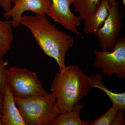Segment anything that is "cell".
Segmentation results:
<instances>
[{
  "mask_svg": "<svg viewBox=\"0 0 125 125\" xmlns=\"http://www.w3.org/2000/svg\"><path fill=\"white\" fill-rule=\"evenodd\" d=\"M46 15L36 14L23 16L20 24L29 30L45 55L54 59L62 71L66 66V55L73 46L74 40L69 34L50 22Z\"/></svg>",
  "mask_w": 125,
  "mask_h": 125,
  "instance_id": "obj_1",
  "label": "cell"
},
{
  "mask_svg": "<svg viewBox=\"0 0 125 125\" xmlns=\"http://www.w3.org/2000/svg\"><path fill=\"white\" fill-rule=\"evenodd\" d=\"M93 83L76 65H70L55 75L50 91L57 100L61 113L71 111L75 105L87 96Z\"/></svg>",
  "mask_w": 125,
  "mask_h": 125,
  "instance_id": "obj_2",
  "label": "cell"
},
{
  "mask_svg": "<svg viewBox=\"0 0 125 125\" xmlns=\"http://www.w3.org/2000/svg\"><path fill=\"white\" fill-rule=\"evenodd\" d=\"M14 98L26 125H52L61 113L52 93L44 96Z\"/></svg>",
  "mask_w": 125,
  "mask_h": 125,
  "instance_id": "obj_3",
  "label": "cell"
},
{
  "mask_svg": "<svg viewBox=\"0 0 125 125\" xmlns=\"http://www.w3.org/2000/svg\"><path fill=\"white\" fill-rule=\"evenodd\" d=\"M8 84L14 97L25 98L48 94L35 72L14 66L7 70Z\"/></svg>",
  "mask_w": 125,
  "mask_h": 125,
  "instance_id": "obj_4",
  "label": "cell"
},
{
  "mask_svg": "<svg viewBox=\"0 0 125 125\" xmlns=\"http://www.w3.org/2000/svg\"><path fill=\"white\" fill-rule=\"evenodd\" d=\"M94 66L108 77L115 74L119 80L125 77V37H118L111 52L96 51Z\"/></svg>",
  "mask_w": 125,
  "mask_h": 125,
  "instance_id": "obj_5",
  "label": "cell"
},
{
  "mask_svg": "<svg viewBox=\"0 0 125 125\" xmlns=\"http://www.w3.org/2000/svg\"><path fill=\"white\" fill-rule=\"evenodd\" d=\"M112 0V5L109 15L94 34L98 38L99 45L103 51L112 50L123 27V14L119 10V2L117 0Z\"/></svg>",
  "mask_w": 125,
  "mask_h": 125,
  "instance_id": "obj_6",
  "label": "cell"
},
{
  "mask_svg": "<svg viewBox=\"0 0 125 125\" xmlns=\"http://www.w3.org/2000/svg\"><path fill=\"white\" fill-rule=\"evenodd\" d=\"M52 5L46 15L66 29L83 38L77 28L80 26L81 19L72 12L70 7L73 0H51Z\"/></svg>",
  "mask_w": 125,
  "mask_h": 125,
  "instance_id": "obj_7",
  "label": "cell"
},
{
  "mask_svg": "<svg viewBox=\"0 0 125 125\" xmlns=\"http://www.w3.org/2000/svg\"><path fill=\"white\" fill-rule=\"evenodd\" d=\"M14 6L3 16L7 20L12 18V27L17 28L25 11H31L36 14H46L51 6V0H11Z\"/></svg>",
  "mask_w": 125,
  "mask_h": 125,
  "instance_id": "obj_8",
  "label": "cell"
},
{
  "mask_svg": "<svg viewBox=\"0 0 125 125\" xmlns=\"http://www.w3.org/2000/svg\"><path fill=\"white\" fill-rule=\"evenodd\" d=\"M112 0H101L94 10L83 21V31L88 35H94L109 15Z\"/></svg>",
  "mask_w": 125,
  "mask_h": 125,
  "instance_id": "obj_9",
  "label": "cell"
},
{
  "mask_svg": "<svg viewBox=\"0 0 125 125\" xmlns=\"http://www.w3.org/2000/svg\"><path fill=\"white\" fill-rule=\"evenodd\" d=\"M2 121V125H26L19 109L16 106L14 96L8 84L4 94Z\"/></svg>",
  "mask_w": 125,
  "mask_h": 125,
  "instance_id": "obj_10",
  "label": "cell"
},
{
  "mask_svg": "<svg viewBox=\"0 0 125 125\" xmlns=\"http://www.w3.org/2000/svg\"><path fill=\"white\" fill-rule=\"evenodd\" d=\"M84 106V104L78 103L71 111L61 113L52 125H90V121L89 119L83 121L80 117L81 111Z\"/></svg>",
  "mask_w": 125,
  "mask_h": 125,
  "instance_id": "obj_11",
  "label": "cell"
},
{
  "mask_svg": "<svg viewBox=\"0 0 125 125\" xmlns=\"http://www.w3.org/2000/svg\"><path fill=\"white\" fill-rule=\"evenodd\" d=\"M90 77L92 81L91 88H96L105 92L109 97L113 104L118 107V110L125 109V93H115L107 89L103 83L104 78L100 73L91 74Z\"/></svg>",
  "mask_w": 125,
  "mask_h": 125,
  "instance_id": "obj_12",
  "label": "cell"
},
{
  "mask_svg": "<svg viewBox=\"0 0 125 125\" xmlns=\"http://www.w3.org/2000/svg\"><path fill=\"white\" fill-rule=\"evenodd\" d=\"M11 21L0 20V56L4 57L10 48L13 41Z\"/></svg>",
  "mask_w": 125,
  "mask_h": 125,
  "instance_id": "obj_13",
  "label": "cell"
},
{
  "mask_svg": "<svg viewBox=\"0 0 125 125\" xmlns=\"http://www.w3.org/2000/svg\"><path fill=\"white\" fill-rule=\"evenodd\" d=\"M101 0H73L72 5L78 17L83 21L94 10Z\"/></svg>",
  "mask_w": 125,
  "mask_h": 125,
  "instance_id": "obj_14",
  "label": "cell"
},
{
  "mask_svg": "<svg viewBox=\"0 0 125 125\" xmlns=\"http://www.w3.org/2000/svg\"><path fill=\"white\" fill-rule=\"evenodd\" d=\"M118 111V107L113 104L106 113L96 120L90 121V125H111Z\"/></svg>",
  "mask_w": 125,
  "mask_h": 125,
  "instance_id": "obj_15",
  "label": "cell"
},
{
  "mask_svg": "<svg viewBox=\"0 0 125 125\" xmlns=\"http://www.w3.org/2000/svg\"><path fill=\"white\" fill-rule=\"evenodd\" d=\"M7 62H5L0 56V92L4 95L6 88L8 84V77L7 70L5 66Z\"/></svg>",
  "mask_w": 125,
  "mask_h": 125,
  "instance_id": "obj_16",
  "label": "cell"
},
{
  "mask_svg": "<svg viewBox=\"0 0 125 125\" xmlns=\"http://www.w3.org/2000/svg\"><path fill=\"white\" fill-rule=\"evenodd\" d=\"M125 110H118L115 116L111 125H125Z\"/></svg>",
  "mask_w": 125,
  "mask_h": 125,
  "instance_id": "obj_17",
  "label": "cell"
},
{
  "mask_svg": "<svg viewBox=\"0 0 125 125\" xmlns=\"http://www.w3.org/2000/svg\"><path fill=\"white\" fill-rule=\"evenodd\" d=\"M11 0H0V6L3 10L5 12H7L12 7Z\"/></svg>",
  "mask_w": 125,
  "mask_h": 125,
  "instance_id": "obj_18",
  "label": "cell"
},
{
  "mask_svg": "<svg viewBox=\"0 0 125 125\" xmlns=\"http://www.w3.org/2000/svg\"><path fill=\"white\" fill-rule=\"evenodd\" d=\"M4 95L0 92V120H2L4 111Z\"/></svg>",
  "mask_w": 125,
  "mask_h": 125,
  "instance_id": "obj_19",
  "label": "cell"
},
{
  "mask_svg": "<svg viewBox=\"0 0 125 125\" xmlns=\"http://www.w3.org/2000/svg\"><path fill=\"white\" fill-rule=\"evenodd\" d=\"M122 2H123V4L124 5V6H125V0H121Z\"/></svg>",
  "mask_w": 125,
  "mask_h": 125,
  "instance_id": "obj_20",
  "label": "cell"
},
{
  "mask_svg": "<svg viewBox=\"0 0 125 125\" xmlns=\"http://www.w3.org/2000/svg\"><path fill=\"white\" fill-rule=\"evenodd\" d=\"M0 125H2V120H0Z\"/></svg>",
  "mask_w": 125,
  "mask_h": 125,
  "instance_id": "obj_21",
  "label": "cell"
}]
</instances>
